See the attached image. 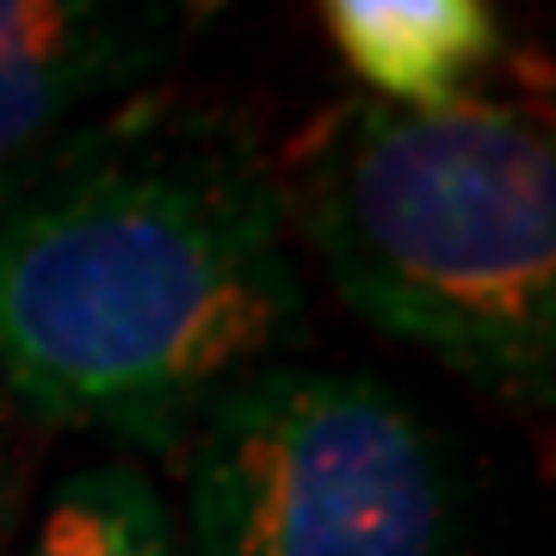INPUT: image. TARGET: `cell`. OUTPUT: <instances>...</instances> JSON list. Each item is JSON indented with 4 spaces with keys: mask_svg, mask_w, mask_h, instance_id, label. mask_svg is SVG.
<instances>
[{
    "mask_svg": "<svg viewBox=\"0 0 556 556\" xmlns=\"http://www.w3.org/2000/svg\"><path fill=\"white\" fill-rule=\"evenodd\" d=\"M303 334L273 167L130 124L0 179V396L31 427L174 445Z\"/></svg>",
    "mask_w": 556,
    "mask_h": 556,
    "instance_id": "cell-1",
    "label": "cell"
},
{
    "mask_svg": "<svg viewBox=\"0 0 556 556\" xmlns=\"http://www.w3.org/2000/svg\"><path fill=\"white\" fill-rule=\"evenodd\" d=\"M38 445H43V427L13 408L0 396V556L20 532V514H25V495H31V477H38Z\"/></svg>",
    "mask_w": 556,
    "mask_h": 556,
    "instance_id": "cell-7",
    "label": "cell"
},
{
    "mask_svg": "<svg viewBox=\"0 0 556 556\" xmlns=\"http://www.w3.org/2000/svg\"><path fill=\"white\" fill-rule=\"evenodd\" d=\"M192 556H452V457L365 371L266 365L192 427Z\"/></svg>",
    "mask_w": 556,
    "mask_h": 556,
    "instance_id": "cell-3",
    "label": "cell"
},
{
    "mask_svg": "<svg viewBox=\"0 0 556 556\" xmlns=\"http://www.w3.org/2000/svg\"><path fill=\"white\" fill-rule=\"evenodd\" d=\"M278 211L358 321L470 383L551 402L556 149L532 105L340 100L273 167Z\"/></svg>",
    "mask_w": 556,
    "mask_h": 556,
    "instance_id": "cell-2",
    "label": "cell"
},
{
    "mask_svg": "<svg viewBox=\"0 0 556 556\" xmlns=\"http://www.w3.org/2000/svg\"><path fill=\"white\" fill-rule=\"evenodd\" d=\"M316 20L365 100L445 105L501 50L495 0H316Z\"/></svg>",
    "mask_w": 556,
    "mask_h": 556,
    "instance_id": "cell-5",
    "label": "cell"
},
{
    "mask_svg": "<svg viewBox=\"0 0 556 556\" xmlns=\"http://www.w3.org/2000/svg\"><path fill=\"white\" fill-rule=\"evenodd\" d=\"M167 0H0V179L167 50Z\"/></svg>",
    "mask_w": 556,
    "mask_h": 556,
    "instance_id": "cell-4",
    "label": "cell"
},
{
    "mask_svg": "<svg viewBox=\"0 0 556 556\" xmlns=\"http://www.w3.org/2000/svg\"><path fill=\"white\" fill-rule=\"evenodd\" d=\"M25 556H179V544L137 464H93L56 482Z\"/></svg>",
    "mask_w": 556,
    "mask_h": 556,
    "instance_id": "cell-6",
    "label": "cell"
}]
</instances>
